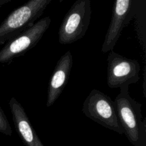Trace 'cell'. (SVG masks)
Instances as JSON below:
<instances>
[{
  "mask_svg": "<svg viewBox=\"0 0 146 146\" xmlns=\"http://www.w3.org/2000/svg\"><path fill=\"white\" fill-rule=\"evenodd\" d=\"M91 4L90 0H77L64 17L58 30L61 44H71L85 36L90 24Z\"/></svg>",
  "mask_w": 146,
  "mask_h": 146,
  "instance_id": "277c9868",
  "label": "cell"
},
{
  "mask_svg": "<svg viewBox=\"0 0 146 146\" xmlns=\"http://www.w3.org/2000/svg\"><path fill=\"white\" fill-rule=\"evenodd\" d=\"M138 0H117L113 9L112 18L106 34L101 51L106 53L113 50L124 29L135 17L138 8Z\"/></svg>",
  "mask_w": 146,
  "mask_h": 146,
  "instance_id": "52a82bcc",
  "label": "cell"
},
{
  "mask_svg": "<svg viewBox=\"0 0 146 146\" xmlns=\"http://www.w3.org/2000/svg\"><path fill=\"white\" fill-rule=\"evenodd\" d=\"M129 87L120 88L114 101L118 118L129 142L133 146H146V119L143 118L142 104L131 96Z\"/></svg>",
  "mask_w": 146,
  "mask_h": 146,
  "instance_id": "6da1fadb",
  "label": "cell"
},
{
  "mask_svg": "<svg viewBox=\"0 0 146 146\" xmlns=\"http://www.w3.org/2000/svg\"><path fill=\"white\" fill-rule=\"evenodd\" d=\"M141 64L137 60L110 51L107 58V84L111 88L130 86L140 80Z\"/></svg>",
  "mask_w": 146,
  "mask_h": 146,
  "instance_id": "8992f818",
  "label": "cell"
},
{
  "mask_svg": "<svg viewBox=\"0 0 146 146\" xmlns=\"http://www.w3.org/2000/svg\"><path fill=\"white\" fill-rule=\"evenodd\" d=\"M145 1H139L138 8L137 10L135 19V30L137 37L141 44L143 53L145 55L146 43H145V16H146Z\"/></svg>",
  "mask_w": 146,
  "mask_h": 146,
  "instance_id": "30bf717a",
  "label": "cell"
},
{
  "mask_svg": "<svg viewBox=\"0 0 146 146\" xmlns=\"http://www.w3.org/2000/svg\"><path fill=\"white\" fill-rule=\"evenodd\" d=\"M0 133L8 136H11L12 135L11 127L1 106H0Z\"/></svg>",
  "mask_w": 146,
  "mask_h": 146,
  "instance_id": "8fae6325",
  "label": "cell"
},
{
  "mask_svg": "<svg viewBox=\"0 0 146 146\" xmlns=\"http://www.w3.org/2000/svg\"><path fill=\"white\" fill-rule=\"evenodd\" d=\"M51 0H31L13 11L0 24V44H6L32 27Z\"/></svg>",
  "mask_w": 146,
  "mask_h": 146,
  "instance_id": "7a4b0ae2",
  "label": "cell"
},
{
  "mask_svg": "<svg viewBox=\"0 0 146 146\" xmlns=\"http://www.w3.org/2000/svg\"><path fill=\"white\" fill-rule=\"evenodd\" d=\"M51 22L49 17H44L19 35L7 41L0 50V64H9L19 56L35 47L49 28Z\"/></svg>",
  "mask_w": 146,
  "mask_h": 146,
  "instance_id": "5b68a950",
  "label": "cell"
},
{
  "mask_svg": "<svg viewBox=\"0 0 146 146\" xmlns=\"http://www.w3.org/2000/svg\"><path fill=\"white\" fill-rule=\"evenodd\" d=\"M82 111L94 122L118 134H123L114 101L99 90L91 91L84 101Z\"/></svg>",
  "mask_w": 146,
  "mask_h": 146,
  "instance_id": "3957f363",
  "label": "cell"
},
{
  "mask_svg": "<svg viewBox=\"0 0 146 146\" xmlns=\"http://www.w3.org/2000/svg\"><path fill=\"white\" fill-rule=\"evenodd\" d=\"M12 119L19 136L26 146H44L40 141L21 104L12 97L9 102Z\"/></svg>",
  "mask_w": 146,
  "mask_h": 146,
  "instance_id": "9c48e42d",
  "label": "cell"
},
{
  "mask_svg": "<svg viewBox=\"0 0 146 146\" xmlns=\"http://www.w3.org/2000/svg\"><path fill=\"white\" fill-rule=\"evenodd\" d=\"M72 66V54L68 51L59 58L50 78L47 90L46 107L51 106L62 94L68 83Z\"/></svg>",
  "mask_w": 146,
  "mask_h": 146,
  "instance_id": "ba28073f",
  "label": "cell"
}]
</instances>
